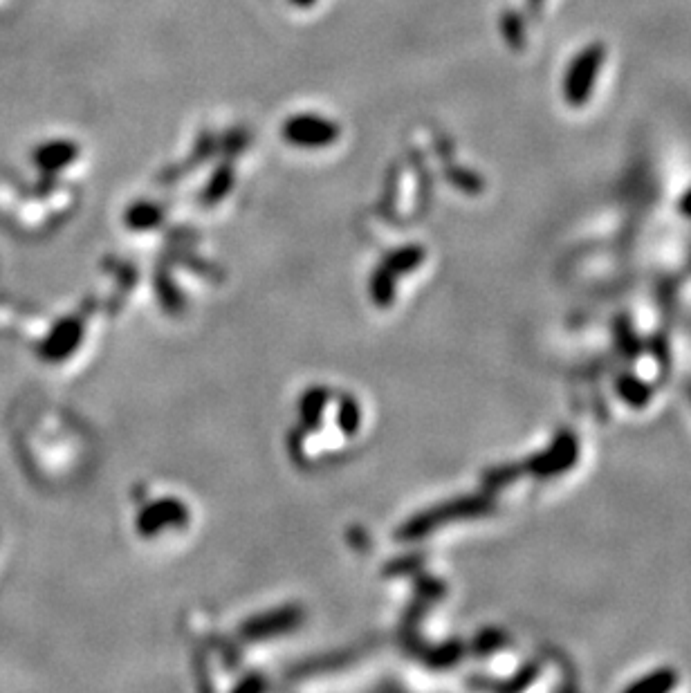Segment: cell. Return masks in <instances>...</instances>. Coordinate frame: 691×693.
<instances>
[{"label":"cell","instance_id":"cell-1","mask_svg":"<svg viewBox=\"0 0 691 693\" xmlns=\"http://www.w3.org/2000/svg\"><path fill=\"white\" fill-rule=\"evenodd\" d=\"M606 61V45L602 41L588 43L586 48L570 61L564 75V99L570 108H584L591 99L597 77Z\"/></svg>","mask_w":691,"mask_h":693},{"label":"cell","instance_id":"cell-2","mask_svg":"<svg viewBox=\"0 0 691 693\" xmlns=\"http://www.w3.org/2000/svg\"><path fill=\"white\" fill-rule=\"evenodd\" d=\"M283 137L294 146H303V149H319V146H328L337 142L339 126L319 115H297L285 122Z\"/></svg>","mask_w":691,"mask_h":693},{"label":"cell","instance_id":"cell-3","mask_svg":"<svg viewBox=\"0 0 691 693\" xmlns=\"http://www.w3.org/2000/svg\"><path fill=\"white\" fill-rule=\"evenodd\" d=\"M501 36L503 41L510 45L512 52H523L525 45H528V30H525V18L517 9H503L501 14Z\"/></svg>","mask_w":691,"mask_h":693},{"label":"cell","instance_id":"cell-4","mask_svg":"<svg viewBox=\"0 0 691 693\" xmlns=\"http://www.w3.org/2000/svg\"><path fill=\"white\" fill-rule=\"evenodd\" d=\"M528 3V14L532 18H541L543 7H546V0H525Z\"/></svg>","mask_w":691,"mask_h":693},{"label":"cell","instance_id":"cell-5","mask_svg":"<svg viewBox=\"0 0 691 693\" xmlns=\"http://www.w3.org/2000/svg\"><path fill=\"white\" fill-rule=\"evenodd\" d=\"M683 211H687V214H691V191L685 196L683 200Z\"/></svg>","mask_w":691,"mask_h":693},{"label":"cell","instance_id":"cell-6","mask_svg":"<svg viewBox=\"0 0 691 693\" xmlns=\"http://www.w3.org/2000/svg\"><path fill=\"white\" fill-rule=\"evenodd\" d=\"M294 3L301 5V7H306V5H312V3H315V0H294Z\"/></svg>","mask_w":691,"mask_h":693}]
</instances>
